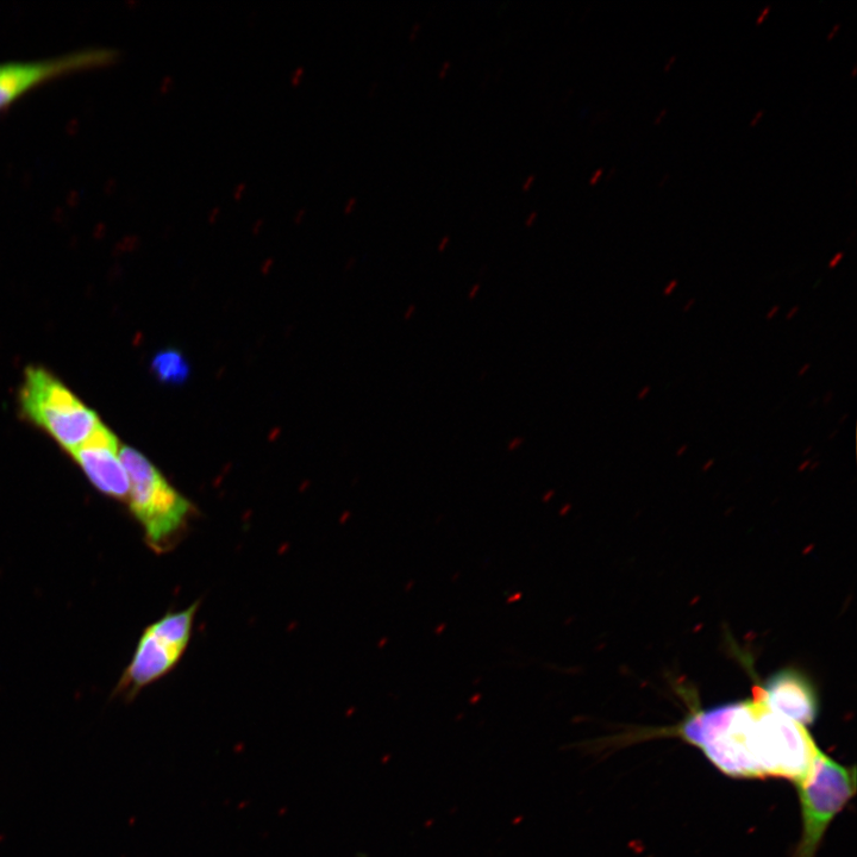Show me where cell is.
<instances>
[{"instance_id": "60d3db41", "label": "cell", "mask_w": 857, "mask_h": 857, "mask_svg": "<svg viewBox=\"0 0 857 857\" xmlns=\"http://www.w3.org/2000/svg\"><path fill=\"white\" fill-rule=\"evenodd\" d=\"M713 464H715V460H709V461H708V464H706V465L704 466V469H709V468H711V467L713 466Z\"/></svg>"}, {"instance_id": "52a82bcc", "label": "cell", "mask_w": 857, "mask_h": 857, "mask_svg": "<svg viewBox=\"0 0 857 857\" xmlns=\"http://www.w3.org/2000/svg\"><path fill=\"white\" fill-rule=\"evenodd\" d=\"M118 452L120 442L117 437L100 423L89 439L70 454L97 490L105 496L127 502L130 481Z\"/></svg>"}, {"instance_id": "ac0fdd59", "label": "cell", "mask_w": 857, "mask_h": 857, "mask_svg": "<svg viewBox=\"0 0 857 857\" xmlns=\"http://www.w3.org/2000/svg\"><path fill=\"white\" fill-rule=\"evenodd\" d=\"M841 29H842V24H841V23H836L835 25H833V28H831V29H830V31H829V33H828V35H827V40H828L829 42H831V41H833L834 39H836V36H837L838 34H840Z\"/></svg>"}, {"instance_id": "d6a6232c", "label": "cell", "mask_w": 857, "mask_h": 857, "mask_svg": "<svg viewBox=\"0 0 857 857\" xmlns=\"http://www.w3.org/2000/svg\"><path fill=\"white\" fill-rule=\"evenodd\" d=\"M811 367V364H805L800 367L798 371V377H804L805 374H808L810 372Z\"/></svg>"}, {"instance_id": "ee69618b", "label": "cell", "mask_w": 857, "mask_h": 857, "mask_svg": "<svg viewBox=\"0 0 857 857\" xmlns=\"http://www.w3.org/2000/svg\"><path fill=\"white\" fill-rule=\"evenodd\" d=\"M856 74H857V66H854L853 71H852V78H855Z\"/></svg>"}, {"instance_id": "7c38bea8", "label": "cell", "mask_w": 857, "mask_h": 857, "mask_svg": "<svg viewBox=\"0 0 857 857\" xmlns=\"http://www.w3.org/2000/svg\"><path fill=\"white\" fill-rule=\"evenodd\" d=\"M524 443L525 439H523V437H515V439H512L508 443V447L506 448H508L509 452H515V450L521 448Z\"/></svg>"}, {"instance_id": "4fadbf2b", "label": "cell", "mask_w": 857, "mask_h": 857, "mask_svg": "<svg viewBox=\"0 0 857 857\" xmlns=\"http://www.w3.org/2000/svg\"><path fill=\"white\" fill-rule=\"evenodd\" d=\"M765 115H766L765 110H759L758 112H756V114L752 118V121L749 122V127L750 128L758 127V125L762 122L763 118H765Z\"/></svg>"}, {"instance_id": "d4e9b609", "label": "cell", "mask_w": 857, "mask_h": 857, "mask_svg": "<svg viewBox=\"0 0 857 857\" xmlns=\"http://www.w3.org/2000/svg\"><path fill=\"white\" fill-rule=\"evenodd\" d=\"M537 217H539V212L531 211L530 214L527 216V218H525V221H524L525 225H527V227H531V225H533L536 222Z\"/></svg>"}, {"instance_id": "e0dca14e", "label": "cell", "mask_w": 857, "mask_h": 857, "mask_svg": "<svg viewBox=\"0 0 857 857\" xmlns=\"http://www.w3.org/2000/svg\"><path fill=\"white\" fill-rule=\"evenodd\" d=\"M843 259H844V253L843 252H838L837 254H835L834 258L829 261L828 267L830 268V270H834V268L838 267V265L841 264Z\"/></svg>"}, {"instance_id": "30bf717a", "label": "cell", "mask_w": 857, "mask_h": 857, "mask_svg": "<svg viewBox=\"0 0 857 857\" xmlns=\"http://www.w3.org/2000/svg\"><path fill=\"white\" fill-rule=\"evenodd\" d=\"M771 11H772V6H771V5H767V6H765V8H763V9L761 10L760 15L758 16V18H756L755 24H756V25H762L763 23H765V21L767 20V17H768L769 15H771Z\"/></svg>"}, {"instance_id": "7a4b0ae2", "label": "cell", "mask_w": 857, "mask_h": 857, "mask_svg": "<svg viewBox=\"0 0 857 857\" xmlns=\"http://www.w3.org/2000/svg\"><path fill=\"white\" fill-rule=\"evenodd\" d=\"M118 453L130 481L127 502L148 546L155 553L171 552L189 529L195 505L175 490L145 455L128 446Z\"/></svg>"}, {"instance_id": "3957f363", "label": "cell", "mask_w": 857, "mask_h": 857, "mask_svg": "<svg viewBox=\"0 0 857 857\" xmlns=\"http://www.w3.org/2000/svg\"><path fill=\"white\" fill-rule=\"evenodd\" d=\"M21 410L71 453L95 431L100 419L59 379L41 367H29L20 391Z\"/></svg>"}, {"instance_id": "5bb4252c", "label": "cell", "mask_w": 857, "mask_h": 857, "mask_svg": "<svg viewBox=\"0 0 857 857\" xmlns=\"http://www.w3.org/2000/svg\"><path fill=\"white\" fill-rule=\"evenodd\" d=\"M304 72L305 71L303 67H298L296 68V71L292 73L291 81L294 86L300 84V81H302L303 79Z\"/></svg>"}, {"instance_id": "4316f807", "label": "cell", "mask_w": 857, "mask_h": 857, "mask_svg": "<svg viewBox=\"0 0 857 857\" xmlns=\"http://www.w3.org/2000/svg\"><path fill=\"white\" fill-rule=\"evenodd\" d=\"M449 243H450V236H449V235H444V236L442 237V239H441L440 243H439V246H437V250H439V252H443V250H446V248L448 247Z\"/></svg>"}, {"instance_id": "b9f144b4", "label": "cell", "mask_w": 857, "mask_h": 857, "mask_svg": "<svg viewBox=\"0 0 857 857\" xmlns=\"http://www.w3.org/2000/svg\"><path fill=\"white\" fill-rule=\"evenodd\" d=\"M812 448H813L812 446L806 447L805 452H804V455H808L809 453H811V452H812Z\"/></svg>"}, {"instance_id": "9a60e30c", "label": "cell", "mask_w": 857, "mask_h": 857, "mask_svg": "<svg viewBox=\"0 0 857 857\" xmlns=\"http://www.w3.org/2000/svg\"><path fill=\"white\" fill-rule=\"evenodd\" d=\"M603 174H604V168H598V170L594 171L593 174L591 175L590 180H588V184H590L591 186L597 185L599 183L600 179H602Z\"/></svg>"}, {"instance_id": "cb8c5ba5", "label": "cell", "mask_w": 857, "mask_h": 857, "mask_svg": "<svg viewBox=\"0 0 857 857\" xmlns=\"http://www.w3.org/2000/svg\"><path fill=\"white\" fill-rule=\"evenodd\" d=\"M668 112H669V110H668V109H662V110L659 112V114L655 116L654 121H653V124H654V125H660L663 121H665V120H666V117H667V115H668Z\"/></svg>"}, {"instance_id": "5b68a950", "label": "cell", "mask_w": 857, "mask_h": 857, "mask_svg": "<svg viewBox=\"0 0 857 857\" xmlns=\"http://www.w3.org/2000/svg\"><path fill=\"white\" fill-rule=\"evenodd\" d=\"M120 52L112 48L75 50L55 58L0 64V114L29 92L66 75L114 65Z\"/></svg>"}, {"instance_id": "7402d4cb", "label": "cell", "mask_w": 857, "mask_h": 857, "mask_svg": "<svg viewBox=\"0 0 857 857\" xmlns=\"http://www.w3.org/2000/svg\"><path fill=\"white\" fill-rule=\"evenodd\" d=\"M535 180H536L535 174L528 175V178L523 181L522 190L528 191L530 189V187L534 185Z\"/></svg>"}, {"instance_id": "2e32d148", "label": "cell", "mask_w": 857, "mask_h": 857, "mask_svg": "<svg viewBox=\"0 0 857 857\" xmlns=\"http://www.w3.org/2000/svg\"><path fill=\"white\" fill-rule=\"evenodd\" d=\"M677 62H678V55L674 54L672 56H669V58L666 61L665 67H663V72H665V73L671 72L673 70L674 65L677 64Z\"/></svg>"}, {"instance_id": "484cf974", "label": "cell", "mask_w": 857, "mask_h": 857, "mask_svg": "<svg viewBox=\"0 0 857 857\" xmlns=\"http://www.w3.org/2000/svg\"><path fill=\"white\" fill-rule=\"evenodd\" d=\"M650 392H652V387H650V386L642 387V389L640 391H638L637 399L638 400H644V399L648 398Z\"/></svg>"}, {"instance_id": "44dd1931", "label": "cell", "mask_w": 857, "mask_h": 857, "mask_svg": "<svg viewBox=\"0 0 857 857\" xmlns=\"http://www.w3.org/2000/svg\"><path fill=\"white\" fill-rule=\"evenodd\" d=\"M356 204H358V199H356L355 197L350 198L348 200V203L346 204V206H344V214H347V215L352 214V212L355 209Z\"/></svg>"}, {"instance_id": "ffe728a7", "label": "cell", "mask_w": 857, "mask_h": 857, "mask_svg": "<svg viewBox=\"0 0 857 857\" xmlns=\"http://www.w3.org/2000/svg\"><path fill=\"white\" fill-rule=\"evenodd\" d=\"M450 67H452V61H450V60L443 61V64L441 65L440 70H439V77L441 79L446 77L447 73L450 71Z\"/></svg>"}, {"instance_id": "836d02e7", "label": "cell", "mask_w": 857, "mask_h": 857, "mask_svg": "<svg viewBox=\"0 0 857 857\" xmlns=\"http://www.w3.org/2000/svg\"><path fill=\"white\" fill-rule=\"evenodd\" d=\"M833 399H834V392L828 391L827 393H825V396L823 398L824 405L830 404L831 402H833Z\"/></svg>"}, {"instance_id": "9c48e42d", "label": "cell", "mask_w": 857, "mask_h": 857, "mask_svg": "<svg viewBox=\"0 0 857 857\" xmlns=\"http://www.w3.org/2000/svg\"><path fill=\"white\" fill-rule=\"evenodd\" d=\"M152 369L155 377L164 384L181 385L190 377V365L184 355L175 349H165L156 354Z\"/></svg>"}, {"instance_id": "f6af8a7d", "label": "cell", "mask_w": 857, "mask_h": 857, "mask_svg": "<svg viewBox=\"0 0 857 857\" xmlns=\"http://www.w3.org/2000/svg\"><path fill=\"white\" fill-rule=\"evenodd\" d=\"M816 403H817V399H813V400H812V402H811V404H810V406H813V405H815Z\"/></svg>"}, {"instance_id": "d6986e66", "label": "cell", "mask_w": 857, "mask_h": 857, "mask_svg": "<svg viewBox=\"0 0 857 857\" xmlns=\"http://www.w3.org/2000/svg\"><path fill=\"white\" fill-rule=\"evenodd\" d=\"M247 190V185L245 183H241L235 187L234 197L236 200L242 199L243 195Z\"/></svg>"}, {"instance_id": "ba28073f", "label": "cell", "mask_w": 857, "mask_h": 857, "mask_svg": "<svg viewBox=\"0 0 857 857\" xmlns=\"http://www.w3.org/2000/svg\"><path fill=\"white\" fill-rule=\"evenodd\" d=\"M753 697L805 728L818 717L819 700L815 688L808 678L793 669H784L769 678L765 685L754 687Z\"/></svg>"}, {"instance_id": "d590c367", "label": "cell", "mask_w": 857, "mask_h": 857, "mask_svg": "<svg viewBox=\"0 0 857 857\" xmlns=\"http://www.w3.org/2000/svg\"><path fill=\"white\" fill-rule=\"evenodd\" d=\"M305 215H306L305 209L299 210L296 217H294V220H296L297 222H300V221L304 220Z\"/></svg>"}, {"instance_id": "f546056e", "label": "cell", "mask_w": 857, "mask_h": 857, "mask_svg": "<svg viewBox=\"0 0 857 857\" xmlns=\"http://www.w3.org/2000/svg\"><path fill=\"white\" fill-rule=\"evenodd\" d=\"M479 291H480V284L473 285L471 291L468 292V299L473 300V299L477 298V294L479 293Z\"/></svg>"}, {"instance_id": "83f0119b", "label": "cell", "mask_w": 857, "mask_h": 857, "mask_svg": "<svg viewBox=\"0 0 857 857\" xmlns=\"http://www.w3.org/2000/svg\"><path fill=\"white\" fill-rule=\"evenodd\" d=\"M780 306L774 305L772 309L767 312L766 319L767 321H771V319L775 318L779 314Z\"/></svg>"}, {"instance_id": "7bdbcfd3", "label": "cell", "mask_w": 857, "mask_h": 857, "mask_svg": "<svg viewBox=\"0 0 857 857\" xmlns=\"http://www.w3.org/2000/svg\"><path fill=\"white\" fill-rule=\"evenodd\" d=\"M615 173H616V168L613 167L611 170V173H609V175H608V179H611L613 177V174H615Z\"/></svg>"}, {"instance_id": "603a6c76", "label": "cell", "mask_w": 857, "mask_h": 857, "mask_svg": "<svg viewBox=\"0 0 857 857\" xmlns=\"http://www.w3.org/2000/svg\"><path fill=\"white\" fill-rule=\"evenodd\" d=\"M421 28H422L421 22H416L414 25H412V27L410 29V33H409V39L415 40L417 35L419 34V31H421Z\"/></svg>"}, {"instance_id": "ab89813d", "label": "cell", "mask_w": 857, "mask_h": 857, "mask_svg": "<svg viewBox=\"0 0 857 857\" xmlns=\"http://www.w3.org/2000/svg\"><path fill=\"white\" fill-rule=\"evenodd\" d=\"M847 418H849V414H844V415L840 418V421H838V423L843 424L844 422H846V421H847Z\"/></svg>"}, {"instance_id": "e575fe53", "label": "cell", "mask_w": 857, "mask_h": 857, "mask_svg": "<svg viewBox=\"0 0 857 857\" xmlns=\"http://www.w3.org/2000/svg\"><path fill=\"white\" fill-rule=\"evenodd\" d=\"M220 214H221L220 208H215L214 210H211L210 215H209V220H211V221L217 220V218H218V216H220Z\"/></svg>"}, {"instance_id": "277c9868", "label": "cell", "mask_w": 857, "mask_h": 857, "mask_svg": "<svg viewBox=\"0 0 857 857\" xmlns=\"http://www.w3.org/2000/svg\"><path fill=\"white\" fill-rule=\"evenodd\" d=\"M796 786L803 830L792 857H816L831 823L855 796L856 768L818 748L808 775Z\"/></svg>"}, {"instance_id": "1f68e13d", "label": "cell", "mask_w": 857, "mask_h": 857, "mask_svg": "<svg viewBox=\"0 0 857 857\" xmlns=\"http://www.w3.org/2000/svg\"><path fill=\"white\" fill-rule=\"evenodd\" d=\"M415 312H416V305L411 304V305L409 306L408 310H406V312H405V316H404V318L406 319V321H409V319H411L412 317H414Z\"/></svg>"}, {"instance_id": "6da1fadb", "label": "cell", "mask_w": 857, "mask_h": 857, "mask_svg": "<svg viewBox=\"0 0 857 857\" xmlns=\"http://www.w3.org/2000/svg\"><path fill=\"white\" fill-rule=\"evenodd\" d=\"M755 700L696 710L683 723L669 729L702 750L718 771L735 779H761L755 760Z\"/></svg>"}, {"instance_id": "8992f818", "label": "cell", "mask_w": 857, "mask_h": 857, "mask_svg": "<svg viewBox=\"0 0 857 857\" xmlns=\"http://www.w3.org/2000/svg\"><path fill=\"white\" fill-rule=\"evenodd\" d=\"M189 644L173 640L149 625L137 644L133 660L122 675L115 691L116 697L131 702L149 685L166 677L183 658Z\"/></svg>"}, {"instance_id": "f1b7e54d", "label": "cell", "mask_w": 857, "mask_h": 857, "mask_svg": "<svg viewBox=\"0 0 857 857\" xmlns=\"http://www.w3.org/2000/svg\"><path fill=\"white\" fill-rule=\"evenodd\" d=\"M799 311H800V306H798V305L793 306V308H791V310L788 311L786 314L787 321H792V319L799 314Z\"/></svg>"}, {"instance_id": "f35d334b", "label": "cell", "mask_w": 857, "mask_h": 857, "mask_svg": "<svg viewBox=\"0 0 857 857\" xmlns=\"http://www.w3.org/2000/svg\"><path fill=\"white\" fill-rule=\"evenodd\" d=\"M810 464H811V461H810V460H806V461L804 462V464H803L802 466H800V468H799V469H800V471H804V469H805L806 467L810 466Z\"/></svg>"}, {"instance_id": "8fae6325", "label": "cell", "mask_w": 857, "mask_h": 857, "mask_svg": "<svg viewBox=\"0 0 857 857\" xmlns=\"http://www.w3.org/2000/svg\"><path fill=\"white\" fill-rule=\"evenodd\" d=\"M678 286H679V280L678 279H673V280L669 281V283L665 286V289H663V291H662L663 296H666V297L671 296V294L675 290L678 289Z\"/></svg>"}, {"instance_id": "74e56055", "label": "cell", "mask_w": 857, "mask_h": 857, "mask_svg": "<svg viewBox=\"0 0 857 857\" xmlns=\"http://www.w3.org/2000/svg\"><path fill=\"white\" fill-rule=\"evenodd\" d=\"M838 434H840V431H838V430H834V431H833V433H831V434L829 435L828 440H829V441H833V440L835 439V437H836Z\"/></svg>"}, {"instance_id": "8d00e7d4", "label": "cell", "mask_w": 857, "mask_h": 857, "mask_svg": "<svg viewBox=\"0 0 857 857\" xmlns=\"http://www.w3.org/2000/svg\"><path fill=\"white\" fill-rule=\"evenodd\" d=\"M687 449H688L687 444H683V446L679 447V449L677 450V455L683 456L687 452Z\"/></svg>"}, {"instance_id": "4dcf8cb0", "label": "cell", "mask_w": 857, "mask_h": 857, "mask_svg": "<svg viewBox=\"0 0 857 857\" xmlns=\"http://www.w3.org/2000/svg\"><path fill=\"white\" fill-rule=\"evenodd\" d=\"M696 303H697L696 298L688 299L686 304L684 305V308H683V311L685 312V314H686V312H690L694 308V305H696Z\"/></svg>"}]
</instances>
